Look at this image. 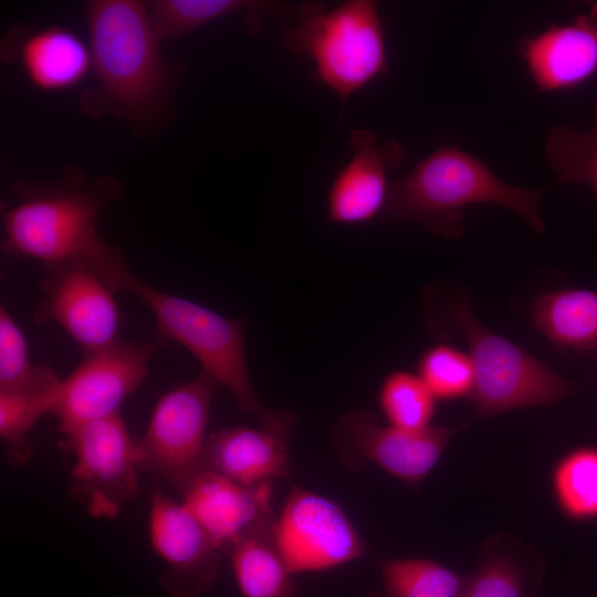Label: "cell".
I'll return each mask as SVG.
<instances>
[{"instance_id": "6da1fadb", "label": "cell", "mask_w": 597, "mask_h": 597, "mask_svg": "<svg viewBox=\"0 0 597 597\" xmlns=\"http://www.w3.org/2000/svg\"><path fill=\"white\" fill-rule=\"evenodd\" d=\"M543 192L512 186L478 157L454 146H441L391 182L380 218L417 222L432 234L453 240L464 232L467 207L493 203L515 212L534 232L543 233Z\"/></svg>"}, {"instance_id": "7a4b0ae2", "label": "cell", "mask_w": 597, "mask_h": 597, "mask_svg": "<svg viewBox=\"0 0 597 597\" xmlns=\"http://www.w3.org/2000/svg\"><path fill=\"white\" fill-rule=\"evenodd\" d=\"M425 316L436 338L460 333L474 369L469 396L480 417L519 408L549 406L570 396L575 386L544 362L475 318L463 293H423Z\"/></svg>"}, {"instance_id": "3957f363", "label": "cell", "mask_w": 597, "mask_h": 597, "mask_svg": "<svg viewBox=\"0 0 597 597\" xmlns=\"http://www.w3.org/2000/svg\"><path fill=\"white\" fill-rule=\"evenodd\" d=\"M121 192L108 177L87 182L78 174L57 184L18 185L14 203L2 213V250L44 266L78 259L102 239L96 222Z\"/></svg>"}, {"instance_id": "277c9868", "label": "cell", "mask_w": 597, "mask_h": 597, "mask_svg": "<svg viewBox=\"0 0 597 597\" xmlns=\"http://www.w3.org/2000/svg\"><path fill=\"white\" fill-rule=\"evenodd\" d=\"M85 7L102 101L135 122L153 117L163 105L168 74L147 4L94 0Z\"/></svg>"}, {"instance_id": "5b68a950", "label": "cell", "mask_w": 597, "mask_h": 597, "mask_svg": "<svg viewBox=\"0 0 597 597\" xmlns=\"http://www.w3.org/2000/svg\"><path fill=\"white\" fill-rule=\"evenodd\" d=\"M294 19L282 30L281 41L290 53L312 62L314 78L338 96L341 113L352 95L390 73L375 1L346 0L332 9L306 1Z\"/></svg>"}, {"instance_id": "8992f818", "label": "cell", "mask_w": 597, "mask_h": 597, "mask_svg": "<svg viewBox=\"0 0 597 597\" xmlns=\"http://www.w3.org/2000/svg\"><path fill=\"white\" fill-rule=\"evenodd\" d=\"M119 291L130 292L148 306L155 317L157 338L184 346L202 370L230 391L242 412L254 415L262 427L291 434L296 415L265 408L254 392L247 364L243 318H229L193 301L159 291L132 270L123 277Z\"/></svg>"}, {"instance_id": "52a82bcc", "label": "cell", "mask_w": 597, "mask_h": 597, "mask_svg": "<svg viewBox=\"0 0 597 597\" xmlns=\"http://www.w3.org/2000/svg\"><path fill=\"white\" fill-rule=\"evenodd\" d=\"M60 446L71 453L70 492L97 519H116L138 491L142 448L121 412L91 420L62 436Z\"/></svg>"}, {"instance_id": "ba28073f", "label": "cell", "mask_w": 597, "mask_h": 597, "mask_svg": "<svg viewBox=\"0 0 597 597\" xmlns=\"http://www.w3.org/2000/svg\"><path fill=\"white\" fill-rule=\"evenodd\" d=\"M218 381L200 369L190 381L163 395L142 439L140 470L180 492L203 471L210 407Z\"/></svg>"}, {"instance_id": "9c48e42d", "label": "cell", "mask_w": 597, "mask_h": 597, "mask_svg": "<svg viewBox=\"0 0 597 597\" xmlns=\"http://www.w3.org/2000/svg\"><path fill=\"white\" fill-rule=\"evenodd\" d=\"M464 426H430L404 430L379 422L368 409L339 416L332 428V444L339 461L359 471L376 464L391 476L417 488L434 469L452 437Z\"/></svg>"}, {"instance_id": "30bf717a", "label": "cell", "mask_w": 597, "mask_h": 597, "mask_svg": "<svg viewBox=\"0 0 597 597\" xmlns=\"http://www.w3.org/2000/svg\"><path fill=\"white\" fill-rule=\"evenodd\" d=\"M273 535L293 575L331 570L370 554L337 502L297 485L274 516Z\"/></svg>"}, {"instance_id": "8fae6325", "label": "cell", "mask_w": 597, "mask_h": 597, "mask_svg": "<svg viewBox=\"0 0 597 597\" xmlns=\"http://www.w3.org/2000/svg\"><path fill=\"white\" fill-rule=\"evenodd\" d=\"M164 346L157 342L117 338L109 346L84 355L62 379L52 415L65 436L77 427L119 412L123 401L146 379L149 363Z\"/></svg>"}, {"instance_id": "7c38bea8", "label": "cell", "mask_w": 597, "mask_h": 597, "mask_svg": "<svg viewBox=\"0 0 597 597\" xmlns=\"http://www.w3.org/2000/svg\"><path fill=\"white\" fill-rule=\"evenodd\" d=\"M45 269L34 322H56L84 355L103 349L119 338L121 313L115 292L96 272L81 259Z\"/></svg>"}, {"instance_id": "4fadbf2b", "label": "cell", "mask_w": 597, "mask_h": 597, "mask_svg": "<svg viewBox=\"0 0 597 597\" xmlns=\"http://www.w3.org/2000/svg\"><path fill=\"white\" fill-rule=\"evenodd\" d=\"M148 528L151 546L166 565L160 585L167 594L197 597L213 586L224 551L182 502L154 491Z\"/></svg>"}, {"instance_id": "5bb4252c", "label": "cell", "mask_w": 597, "mask_h": 597, "mask_svg": "<svg viewBox=\"0 0 597 597\" xmlns=\"http://www.w3.org/2000/svg\"><path fill=\"white\" fill-rule=\"evenodd\" d=\"M350 159L336 172L327 190L326 217L332 224L354 226L381 217L387 205L389 172L405 159L396 140H379L365 128L350 132Z\"/></svg>"}, {"instance_id": "9a60e30c", "label": "cell", "mask_w": 597, "mask_h": 597, "mask_svg": "<svg viewBox=\"0 0 597 597\" xmlns=\"http://www.w3.org/2000/svg\"><path fill=\"white\" fill-rule=\"evenodd\" d=\"M517 51L541 93L582 85L597 73V2L570 21L523 36Z\"/></svg>"}, {"instance_id": "2e32d148", "label": "cell", "mask_w": 597, "mask_h": 597, "mask_svg": "<svg viewBox=\"0 0 597 597\" xmlns=\"http://www.w3.org/2000/svg\"><path fill=\"white\" fill-rule=\"evenodd\" d=\"M273 483L244 486L206 470L182 492V503L224 552L256 524L273 517Z\"/></svg>"}, {"instance_id": "e0dca14e", "label": "cell", "mask_w": 597, "mask_h": 597, "mask_svg": "<svg viewBox=\"0 0 597 597\" xmlns=\"http://www.w3.org/2000/svg\"><path fill=\"white\" fill-rule=\"evenodd\" d=\"M289 437L262 426L220 429L208 436L205 468L244 486L289 478L292 473Z\"/></svg>"}, {"instance_id": "ac0fdd59", "label": "cell", "mask_w": 597, "mask_h": 597, "mask_svg": "<svg viewBox=\"0 0 597 597\" xmlns=\"http://www.w3.org/2000/svg\"><path fill=\"white\" fill-rule=\"evenodd\" d=\"M474 572L465 576L462 597H536L546 563L538 549L505 533L480 546Z\"/></svg>"}, {"instance_id": "d6986e66", "label": "cell", "mask_w": 597, "mask_h": 597, "mask_svg": "<svg viewBox=\"0 0 597 597\" xmlns=\"http://www.w3.org/2000/svg\"><path fill=\"white\" fill-rule=\"evenodd\" d=\"M157 40H177L226 15L241 13L251 35L269 19H294L296 8L255 0H156L147 4Z\"/></svg>"}, {"instance_id": "ffe728a7", "label": "cell", "mask_w": 597, "mask_h": 597, "mask_svg": "<svg viewBox=\"0 0 597 597\" xmlns=\"http://www.w3.org/2000/svg\"><path fill=\"white\" fill-rule=\"evenodd\" d=\"M274 516L250 528L226 551L242 597H300L274 541Z\"/></svg>"}, {"instance_id": "44dd1931", "label": "cell", "mask_w": 597, "mask_h": 597, "mask_svg": "<svg viewBox=\"0 0 597 597\" xmlns=\"http://www.w3.org/2000/svg\"><path fill=\"white\" fill-rule=\"evenodd\" d=\"M531 323L558 348L597 353V291L558 289L538 295Z\"/></svg>"}, {"instance_id": "7402d4cb", "label": "cell", "mask_w": 597, "mask_h": 597, "mask_svg": "<svg viewBox=\"0 0 597 597\" xmlns=\"http://www.w3.org/2000/svg\"><path fill=\"white\" fill-rule=\"evenodd\" d=\"M30 82L46 92H62L81 83L92 65L91 50L72 31L61 27L39 30L20 51Z\"/></svg>"}, {"instance_id": "603a6c76", "label": "cell", "mask_w": 597, "mask_h": 597, "mask_svg": "<svg viewBox=\"0 0 597 597\" xmlns=\"http://www.w3.org/2000/svg\"><path fill=\"white\" fill-rule=\"evenodd\" d=\"M381 588L367 597H462L465 576L429 558H377Z\"/></svg>"}, {"instance_id": "cb8c5ba5", "label": "cell", "mask_w": 597, "mask_h": 597, "mask_svg": "<svg viewBox=\"0 0 597 597\" xmlns=\"http://www.w3.org/2000/svg\"><path fill=\"white\" fill-rule=\"evenodd\" d=\"M551 489L567 519L597 520V447H577L559 458L552 470Z\"/></svg>"}, {"instance_id": "d4e9b609", "label": "cell", "mask_w": 597, "mask_h": 597, "mask_svg": "<svg viewBox=\"0 0 597 597\" xmlns=\"http://www.w3.org/2000/svg\"><path fill=\"white\" fill-rule=\"evenodd\" d=\"M62 379L48 365L32 364L25 336L0 307V391L39 394L55 390Z\"/></svg>"}, {"instance_id": "484cf974", "label": "cell", "mask_w": 597, "mask_h": 597, "mask_svg": "<svg viewBox=\"0 0 597 597\" xmlns=\"http://www.w3.org/2000/svg\"><path fill=\"white\" fill-rule=\"evenodd\" d=\"M545 151L558 181L586 185L597 198V100L593 127L585 132L568 125L552 128Z\"/></svg>"}, {"instance_id": "4316f807", "label": "cell", "mask_w": 597, "mask_h": 597, "mask_svg": "<svg viewBox=\"0 0 597 597\" xmlns=\"http://www.w3.org/2000/svg\"><path fill=\"white\" fill-rule=\"evenodd\" d=\"M377 400L387 425L410 431L432 426L437 399L417 374L390 371L380 383Z\"/></svg>"}, {"instance_id": "83f0119b", "label": "cell", "mask_w": 597, "mask_h": 597, "mask_svg": "<svg viewBox=\"0 0 597 597\" xmlns=\"http://www.w3.org/2000/svg\"><path fill=\"white\" fill-rule=\"evenodd\" d=\"M59 391L60 387L39 394L0 391V437L13 467L31 458V430L40 418L52 412Z\"/></svg>"}, {"instance_id": "f1b7e54d", "label": "cell", "mask_w": 597, "mask_h": 597, "mask_svg": "<svg viewBox=\"0 0 597 597\" xmlns=\"http://www.w3.org/2000/svg\"><path fill=\"white\" fill-rule=\"evenodd\" d=\"M417 375L437 400L469 397L474 385L470 356L447 343L433 344L420 354Z\"/></svg>"}]
</instances>
